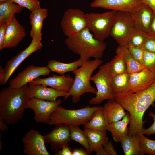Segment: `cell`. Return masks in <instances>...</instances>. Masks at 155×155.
I'll return each instance as SVG.
<instances>
[{
  "label": "cell",
  "instance_id": "obj_27",
  "mask_svg": "<svg viewBox=\"0 0 155 155\" xmlns=\"http://www.w3.org/2000/svg\"><path fill=\"white\" fill-rule=\"evenodd\" d=\"M84 131L88 139L92 153L96 149L103 146L109 140L106 131L90 129H84Z\"/></svg>",
  "mask_w": 155,
  "mask_h": 155
},
{
  "label": "cell",
  "instance_id": "obj_5",
  "mask_svg": "<svg viewBox=\"0 0 155 155\" xmlns=\"http://www.w3.org/2000/svg\"><path fill=\"white\" fill-rule=\"evenodd\" d=\"M99 106L87 105L77 109H68L60 106L51 114L49 125L66 124L79 126L84 125L92 117L94 112Z\"/></svg>",
  "mask_w": 155,
  "mask_h": 155
},
{
  "label": "cell",
  "instance_id": "obj_10",
  "mask_svg": "<svg viewBox=\"0 0 155 155\" xmlns=\"http://www.w3.org/2000/svg\"><path fill=\"white\" fill-rule=\"evenodd\" d=\"M42 46L40 41L32 38L29 46L9 60L4 68L0 67V85L6 84L18 67L33 53L40 49Z\"/></svg>",
  "mask_w": 155,
  "mask_h": 155
},
{
  "label": "cell",
  "instance_id": "obj_3",
  "mask_svg": "<svg viewBox=\"0 0 155 155\" xmlns=\"http://www.w3.org/2000/svg\"><path fill=\"white\" fill-rule=\"evenodd\" d=\"M65 43L67 47L85 62L90 59H100L106 48L104 41L95 38L87 28L76 35L67 37Z\"/></svg>",
  "mask_w": 155,
  "mask_h": 155
},
{
  "label": "cell",
  "instance_id": "obj_45",
  "mask_svg": "<svg viewBox=\"0 0 155 155\" xmlns=\"http://www.w3.org/2000/svg\"><path fill=\"white\" fill-rule=\"evenodd\" d=\"M142 3L148 6L155 13V0H142Z\"/></svg>",
  "mask_w": 155,
  "mask_h": 155
},
{
  "label": "cell",
  "instance_id": "obj_29",
  "mask_svg": "<svg viewBox=\"0 0 155 155\" xmlns=\"http://www.w3.org/2000/svg\"><path fill=\"white\" fill-rule=\"evenodd\" d=\"M138 134L134 136L128 135L120 142L125 155H143L139 144Z\"/></svg>",
  "mask_w": 155,
  "mask_h": 155
},
{
  "label": "cell",
  "instance_id": "obj_32",
  "mask_svg": "<svg viewBox=\"0 0 155 155\" xmlns=\"http://www.w3.org/2000/svg\"><path fill=\"white\" fill-rule=\"evenodd\" d=\"M108 69L111 78L127 71L126 64L121 55L116 54L109 62Z\"/></svg>",
  "mask_w": 155,
  "mask_h": 155
},
{
  "label": "cell",
  "instance_id": "obj_1",
  "mask_svg": "<svg viewBox=\"0 0 155 155\" xmlns=\"http://www.w3.org/2000/svg\"><path fill=\"white\" fill-rule=\"evenodd\" d=\"M113 100L129 113L130 116L128 134L130 136L142 134L144 122V113L155 102V82L141 91L133 93H123L115 95Z\"/></svg>",
  "mask_w": 155,
  "mask_h": 155
},
{
  "label": "cell",
  "instance_id": "obj_20",
  "mask_svg": "<svg viewBox=\"0 0 155 155\" xmlns=\"http://www.w3.org/2000/svg\"><path fill=\"white\" fill-rule=\"evenodd\" d=\"M28 93L30 98H36L50 101L57 100L59 97L64 98L67 92L59 91L42 84H34L29 83Z\"/></svg>",
  "mask_w": 155,
  "mask_h": 155
},
{
  "label": "cell",
  "instance_id": "obj_7",
  "mask_svg": "<svg viewBox=\"0 0 155 155\" xmlns=\"http://www.w3.org/2000/svg\"><path fill=\"white\" fill-rule=\"evenodd\" d=\"M136 30L130 12L116 11L110 36L119 45L128 48L130 38Z\"/></svg>",
  "mask_w": 155,
  "mask_h": 155
},
{
  "label": "cell",
  "instance_id": "obj_4",
  "mask_svg": "<svg viewBox=\"0 0 155 155\" xmlns=\"http://www.w3.org/2000/svg\"><path fill=\"white\" fill-rule=\"evenodd\" d=\"M103 63L100 59H90L73 72L75 75L73 83L71 90L64 98V100L71 96L72 102L76 104L80 101L81 96L84 93L96 94L97 90L91 85V78L93 72Z\"/></svg>",
  "mask_w": 155,
  "mask_h": 155
},
{
  "label": "cell",
  "instance_id": "obj_19",
  "mask_svg": "<svg viewBox=\"0 0 155 155\" xmlns=\"http://www.w3.org/2000/svg\"><path fill=\"white\" fill-rule=\"evenodd\" d=\"M26 35L25 29L15 16L7 26L4 43L0 50L17 46Z\"/></svg>",
  "mask_w": 155,
  "mask_h": 155
},
{
  "label": "cell",
  "instance_id": "obj_8",
  "mask_svg": "<svg viewBox=\"0 0 155 155\" xmlns=\"http://www.w3.org/2000/svg\"><path fill=\"white\" fill-rule=\"evenodd\" d=\"M109 62L99 67L98 71L92 76L91 81L97 90L96 96L89 101L90 105H98L106 100L113 99L114 94L111 84V77L108 72Z\"/></svg>",
  "mask_w": 155,
  "mask_h": 155
},
{
  "label": "cell",
  "instance_id": "obj_44",
  "mask_svg": "<svg viewBox=\"0 0 155 155\" xmlns=\"http://www.w3.org/2000/svg\"><path fill=\"white\" fill-rule=\"evenodd\" d=\"M148 34L155 37V13L150 27L149 32Z\"/></svg>",
  "mask_w": 155,
  "mask_h": 155
},
{
  "label": "cell",
  "instance_id": "obj_41",
  "mask_svg": "<svg viewBox=\"0 0 155 155\" xmlns=\"http://www.w3.org/2000/svg\"><path fill=\"white\" fill-rule=\"evenodd\" d=\"M103 146L107 155H116L117 154L113 146V143L111 141L108 140L103 145Z\"/></svg>",
  "mask_w": 155,
  "mask_h": 155
},
{
  "label": "cell",
  "instance_id": "obj_48",
  "mask_svg": "<svg viewBox=\"0 0 155 155\" xmlns=\"http://www.w3.org/2000/svg\"><path fill=\"white\" fill-rule=\"evenodd\" d=\"M1 134L0 133V150H1L2 148V144L1 140Z\"/></svg>",
  "mask_w": 155,
  "mask_h": 155
},
{
  "label": "cell",
  "instance_id": "obj_43",
  "mask_svg": "<svg viewBox=\"0 0 155 155\" xmlns=\"http://www.w3.org/2000/svg\"><path fill=\"white\" fill-rule=\"evenodd\" d=\"M72 155H87L88 153L85 149L73 148L72 149Z\"/></svg>",
  "mask_w": 155,
  "mask_h": 155
},
{
  "label": "cell",
  "instance_id": "obj_31",
  "mask_svg": "<svg viewBox=\"0 0 155 155\" xmlns=\"http://www.w3.org/2000/svg\"><path fill=\"white\" fill-rule=\"evenodd\" d=\"M69 127L71 141L79 143L84 148L89 154H92L89 142L84 130H82L79 126H69Z\"/></svg>",
  "mask_w": 155,
  "mask_h": 155
},
{
  "label": "cell",
  "instance_id": "obj_16",
  "mask_svg": "<svg viewBox=\"0 0 155 155\" xmlns=\"http://www.w3.org/2000/svg\"><path fill=\"white\" fill-rule=\"evenodd\" d=\"M142 0H94L90 4L93 8L131 13L141 4Z\"/></svg>",
  "mask_w": 155,
  "mask_h": 155
},
{
  "label": "cell",
  "instance_id": "obj_47",
  "mask_svg": "<svg viewBox=\"0 0 155 155\" xmlns=\"http://www.w3.org/2000/svg\"><path fill=\"white\" fill-rule=\"evenodd\" d=\"M102 147L98 148L94 150V151L95 152L96 155H107Z\"/></svg>",
  "mask_w": 155,
  "mask_h": 155
},
{
  "label": "cell",
  "instance_id": "obj_25",
  "mask_svg": "<svg viewBox=\"0 0 155 155\" xmlns=\"http://www.w3.org/2000/svg\"><path fill=\"white\" fill-rule=\"evenodd\" d=\"M103 107L108 123L121 120L126 113L123 107L113 99L108 100Z\"/></svg>",
  "mask_w": 155,
  "mask_h": 155
},
{
  "label": "cell",
  "instance_id": "obj_40",
  "mask_svg": "<svg viewBox=\"0 0 155 155\" xmlns=\"http://www.w3.org/2000/svg\"><path fill=\"white\" fill-rule=\"evenodd\" d=\"M55 155H72V149L68 145H64L59 150H55Z\"/></svg>",
  "mask_w": 155,
  "mask_h": 155
},
{
  "label": "cell",
  "instance_id": "obj_14",
  "mask_svg": "<svg viewBox=\"0 0 155 155\" xmlns=\"http://www.w3.org/2000/svg\"><path fill=\"white\" fill-rule=\"evenodd\" d=\"M155 82V76L144 68L137 72L130 74L127 89L124 93H133L143 90Z\"/></svg>",
  "mask_w": 155,
  "mask_h": 155
},
{
  "label": "cell",
  "instance_id": "obj_28",
  "mask_svg": "<svg viewBox=\"0 0 155 155\" xmlns=\"http://www.w3.org/2000/svg\"><path fill=\"white\" fill-rule=\"evenodd\" d=\"M116 53L122 56L126 65L127 71L129 73L138 72L145 68L135 59L128 48L119 45L116 49Z\"/></svg>",
  "mask_w": 155,
  "mask_h": 155
},
{
  "label": "cell",
  "instance_id": "obj_6",
  "mask_svg": "<svg viewBox=\"0 0 155 155\" xmlns=\"http://www.w3.org/2000/svg\"><path fill=\"white\" fill-rule=\"evenodd\" d=\"M116 12L112 10L102 13H85L87 28L95 38L104 41L110 36Z\"/></svg>",
  "mask_w": 155,
  "mask_h": 155
},
{
  "label": "cell",
  "instance_id": "obj_33",
  "mask_svg": "<svg viewBox=\"0 0 155 155\" xmlns=\"http://www.w3.org/2000/svg\"><path fill=\"white\" fill-rule=\"evenodd\" d=\"M138 135L139 144L143 155H155V140L149 139L141 133Z\"/></svg>",
  "mask_w": 155,
  "mask_h": 155
},
{
  "label": "cell",
  "instance_id": "obj_22",
  "mask_svg": "<svg viewBox=\"0 0 155 155\" xmlns=\"http://www.w3.org/2000/svg\"><path fill=\"white\" fill-rule=\"evenodd\" d=\"M130 121V115L127 111L121 120L109 123L107 131L111 133L114 142H120L124 137L128 135L127 126Z\"/></svg>",
  "mask_w": 155,
  "mask_h": 155
},
{
  "label": "cell",
  "instance_id": "obj_9",
  "mask_svg": "<svg viewBox=\"0 0 155 155\" xmlns=\"http://www.w3.org/2000/svg\"><path fill=\"white\" fill-rule=\"evenodd\" d=\"M85 13L78 9L70 8L65 11L61 22V26L67 37L75 36L87 28Z\"/></svg>",
  "mask_w": 155,
  "mask_h": 155
},
{
  "label": "cell",
  "instance_id": "obj_18",
  "mask_svg": "<svg viewBox=\"0 0 155 155\" xmlns=\"http://www.w3.org/2000/svg\"><path fill=\"white\" fill-rule=\"evenodd\" d=\"M74 79L70 75H57L53 74L46 78L38 77L29 83L42 84L57 90L68 92L73 86Z\"/></svg>",
  "mask_w": 155,
  "mask_h": 155
},
{
  "label": "cell",
  "instance_id": "obj_30",
  "mask_svg": "<svg viewBox=\"0 0 155 155\" xmlns=\"http://www.w3.org/2000/svg\"><path fill=\"white\" fill-rule=\"evenodd\" d=\"M129 76L130 73L127 71L111 78V86L114 96L125 92L128 86Z\"/></svg>",
  "mask_w": 155,
  "mask_h": 155
},
{
  "label": "cell",
  "instance_id": "obj_46",
  "mask_svg": "<svg viewBox=\"0 0 155 155\" xmlns=\"http://www.w3.org/2000/svg\"><path fill=\"white\" fill-rule=\"evenodd\" d=\"M5 121L4 119L0 116V131H7L8 128L5 123Z\"/></svg>",
  "mask_w": 155,
  "mask_h": 155
},
{
  "label": "cell",
  "instance_id": "obj_39",
  "mask_svg": "<svg viewBox=\"0 0 155 155\" xmlns=\"http://www.w3.org/2000/svg\"><path fill=\"white\" fill-rule=\"evenodd\" d=\"M149 116L152 118L153 122L149 128L146 129L144 128L142 133L147 135L155 134V114L152 112H150L149 114Z\"/></svg>",
  "mask_w": 155,
  "mask_h": 155
},
{
  "label": "cell",
  "instance_id": "obj_13",
  "mask_svg": "<svg viewBox=\"0 0 155 155\" xmlns=\"http://www.w3.org/2000/svg\"><path fill=\"white\" fill-rule=\"evenodd\" d=\"M51 72L47 66L41 67L31 65L26 67L11 80L9 86L13 88H19L40 76L48 75Z\"/></svg>",
  "mask_w": 155,
  "mask_h": 155
},
{
  "label": "cell",
  "instance_id": "obj_12",
  "mask_svg": "<svg viewBox=\"0 0 155 155\" xmlns=\"http://www.w3.org/2000/svg\"><path fill=\"white\" fill-rule=\"evenodd\" d=\"M23 152L26 155H49L45 145L44 135L38 131H28L22 139Z\"/></svg>",
  "mask_w": 155,
  "mask_h": 155
},
{
  "label": "cell",
  "instance_id": "obj_23",
  "mask_svg": "<svg viewBox=\"0 0 155 155\" xmlns=\"http://www.w3.org/2000/svg\"><path fill=\"white\" fill-rule=\"evenodd\" d=\"M108 124L103 106H99L94 112L91 119L84 125V129L106 131Z\"/></svg>",
  "mask_w": 155,
  "mask_h": 155
},
{
  "label": "cell",
  "instance_id": "obj_11",
  "mask_svg": "<svg viewBox=\"0 0 155 155\" xmlns=\"http://www.w3.org/2000/svg\"><path fill=\"white\" fill-rule=\"evenodd\" d=\"M62 102V100L59 99L50 101L36 98H30L28 108L34 111V119L37 123L48 124L51 116Z\"/></svg>",
  "mask_w": 155,
  "mask_h": 155
},
{
  "label": "cell",
  "instance_id": "obj_15",
  "mask_svg": "<svg viewBox=\"0 0 155 155\" xmlns=\"http://www.w3.org/2000/svg\"><path fill=\"white\" fill-rule=\"evenodd\" d=\"M45 142L51 146V149L57 150L71 141L69 126L66 124L55 125L54 129L44 135Z\"/></svg>",
  "mask_w": 155,
  "mask_h": 155
},
{
  "label": "cell",
  "instance_id": "obj_49",
  "mask_svg": "<svg viewBox=\"0 0 155 155\" xmlns=\"http://www.w3.org/2000/svg\"><path fill=\"white\" fill-rule=\"evenodd\" d=\"M9 0H0V2L5 1Z\"/></svg>",
  "mask_w": 155,
  "mask_h": 155
},
{
  "label": "cell",
  "instance_id": "obj_34",
  "mask_svg": "<svg viewBox=\"0 0 155 155\" xmlns=\"http://www.w3.org/2000/svg\"><path fill=\"white\" fill-rule=\"evenodd\" d=\"M148 36L147 34L136 29L130 38L128 47H143Z\"/></svg>",
  "mask_w": 155,
  "mask_h": 155
},
{
  "label": "cell",
  "instance_id": "obj_24",
  "mask_svg": "<svg viewBox=\"0 0 155 155\" xmlns=\"http://www.w3.org/2000/svg\"><path fill=\"white\" fill-rule=\"evenodd\" d=\"M23 8L11 0L0 2V24L6 23L8 25L15 15L20 13Z\"/></svg>",
  "mask_w": 155,
  "mask_h": 155
},
{
  "label": "cell",
  "instance_id": "obj_38",
  "mask_svg": "<svg viewBox=\"0 0 155 155\" xmlns=\"http://www.w3.org/2000/svg\"><path fill=\"white\" fill-rule=\"evenodd\" d=\"M143 47L144 51L155 53V37L148 34Z\"/></svg>",
  "mask_w": 155,
  "mask_h": 155
},
{
  "label": "cell",
  "instance_id": "obj_37",
  "mask_svg": "<svg viewBox=\"0 0 155 155\" xmlns=\"http://www.w3.org/2000/svg\"><path fill=\"white\" fill-rule=\"evenodd\" d=\"M129 50L135 59L143 65L144 50L143 47L129 46Z\"/></svg>",
  "mask_w": 155,
  "mask_h": 155
},
{
  "label": "cell",
  "instance_id": "obj_26",
  "mask_svg": "<svg viewBox=\"0 0 155 155\" xmlns=\"http://www.w3.org/2000/svg\"><path fill=\"white\" fill-rule=\"evenodd\" d=\"M84 62L80 58L78 60L68 63L52 59L48 62L47 66L52 72H56L60 75H63L67 72H74Z\"/></svg>",
  "mask_w": 155,
  "mask_h": 155
},
{
  "label": "cell",
  "instance_id": "obj_2",
  "mask_svg": "<svg viewBox=\"0 0 155 155\" xmlns=\"http://www.w3.org/2000/svg\"><path fill=\"white\" fill-rule=\"evenodd\" d=\"M28 86L19 88L9 86L0 92V116L8 125L14 124L23 117L24 111L28 108L30 99Z\"/></svg>",
  "mask_w": 155,
  "mask_h": 155
},
{
  "label": "cell",
  "instance_id": "obj_36",
  "mask_svg": "<svg viewBox=\"0 0 155 155\" xmlns=\"http://www.w3.org/2000/svg\"><path fill=\"white\" fill-rule=\"evenodd\" d=\"M23 7L26 8L31 12L41 8L38 0H11Z\"/></svg>",
  "mask_w": 155,
  "mask_h": 155
},
{
  "label": "cell",
  "instance_id": "obj_17",
  "mask_svg": "<svg viewBox=\"0 0 155 155\" xmlns=\"http://www.w3.org/2000/svg\"><path fill=\"white\" fill-rule=\"evenodd\" d=\"M136 29L148 34L155 12L148 5L142 3L130 13Z\"/></svg>",
  "mask_w": 155,
  "mask_h": 155
},
{
  "label": "cell",
  "instance_id": "obj_35",
  "mask_svg": "<svg viewBox=\"0 0 155 155\" xmlns=\"http://www.w3.org/2000/svg\"><path fill=\"white\" fill-rule=\"evenodd\" d=\"M143 65L155 76V53L144 50Z\"/></svg>",
  "mask_w": 155,
  "mask_h": 155
},
{
  "label": "cell",
  "instance_id": "obj_42",
  "mask_svg": "<svg viewBox=\"0 0 155 155\" xmlns=\"http://www.w3.org/2000/svg\"><path fill=\"white\" fill-rule=\"evenodd\" d=\"M8 25L6 23L0 24V49L4 43Z\"/></svg>",
  "mask_w": 155,
  "mask_h": 155
},
{
  "label": "cell",
  "instance_id": "obj_21",
  "mask_svg": "<svg viewBox=\"0 0 155 155\" xmlns=\"http://www.w3.org/2000/svg\"><path fill=\"white\" fill-rule=\"evenodd\" d=\"M48 15V10L46 8L41 7L31 12L29 18L31 26L30 36L32 38L41 41L43 22Z\"/></svg>",
  "mask_w": 155,
  "mask_h": 155
}]
</instances>
